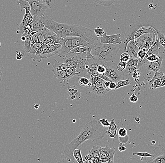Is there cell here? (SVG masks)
I'll use <instances>...</instances> for the list:
<instances>
[{"mask_svg": "<svg viewBox=\"0 0 165 163\" xmlns=\"http://www.w3.org/2000/svg\"><path fill=\"white\" fill-rule=\"evenodd\" d=\"M108 127V129L107 131L106 134L111 138H116L117 137V132L118 127L115 123L114 119H112L111 121H110V125Z\"/></svg>", "mask_w": 165, "mask_h": 163, "instance_id": "cell-21", "label": "cell"}, {"mask_svg": "<svg viewBox=\"0 0 165 163\" xmlns=\"http://www.w3.org/2000/svg\"><path fill=\"white\" fill-rule=\"evenodd\" d=\"M137 56H138L139 59H140L146 58V57L148 56L147 51L144 49H140V50L138 52V53H137Z\"/></svg>", "mask_w": 165, "mask_h": 163, "instance_id": "cell-40", "label": "cell"}, {"mask_svg": "<svg viewBox=\"0 0 165 163\" xmlns=\"http://www.w3.org/2000/svg\"><path fill=\"white\" fill-rule=\"evenodd\" d=\"M107 130L99 120L94 119L85 125L78 136L64 147L65 159L67 162L75 163L73 151L78 149L83 143L88 140H101L106 135Z\"/></svg>", "mask_w": 165, "mask_h": 163, "instance_id": "cell-1", "label": "cell"}, {"mask_svg": "<svg viewBox=\"0 0 165 163\" xmlns=\"http://www.w3.org/2000/svg\"><path fill=\"white\" fill-rule=\"evenodd\" d=\"M73 156L75 159L76 160L78 163H84L83 158L82 157V154L81 152V149H76L73 151Z\"/></svg>", "mask_w": 165, "mask_h": 163, "instance_id": "cell-31", "label": "cell"}, {"mask_svg": "<svg viewBox=\"0 0 165 163\" xmlns=\"http://www.w3.org/2000/svg\"><path fill=\"white\" fill-rule=\"evenodd\" d=\"M72 36H67L61 39V49L58 55L60 57H64L72 50Z\"/></svg>", "mask_w": 165, "mask_h": 163, "instance_id": "cell-13", "label": "cell"}, {"mask_svg": "<svg viewBox=\"0 0 165 163\" xmlns=\"http://www.w3.org/2000/svg\"><path fill=\"white\" fill-rule=\"evenodd\" d=\"M160 47L161 45L159 43V40L157 37V39L154 42L152 47L147 51V54H155L159 56L160 55Z\"/></svg>", "mask_w": 165, "mask_h": 163, "instance_id": "cell-24", "label": "cell"}, {"mask_svg": "<svg viewBox=\"0 0 165 163\" xmlns=\"http://www.w3.org/2000/svg\"><path fill=\"white\" fill-rule=\"evenodd\" d=\"M159 56L155 54L148 55V56L146 57V59L148 60V61L152 62V61H154L158 60L159 58Z\"/></svg>", "mask_w": 165, "mask_h": 163, "instance_id": "cell-48", "label": "cell"}, {"mask_svg": "<svg viewBox=\"0 0 165 163\" xmlns=\"http://www.w3.org/2000/svg\"><path fill=\"white\" fill-rule=\"evenodd\" d=\"M0 47H1V42H0Z\"/></svg>", "mask_w": 165, "mask_h": 163, "instance_id": "cell-60", "label": "cell"}, {"mask_svg": "<svg viewBox=\"0 0 165 163\" xmlns=\"http://www.w3.org/2000/svg\"><path fill=\"white\" fill-rule=\"evenodd\" d=\"M94 2L104 6H109L114 4L115 0H93Z\"/></svg>", "mask_w": 165, "mask_h": 163, "instance_id": "cell-34", "label": "cell"}, {"mask_svg": "<svg viewBox=\"0 0 165 163\" xmlns=\"http://www.w3.org/2000/svg\"><path fill=\"white\" fill-rule=\"evenodd\" d=\"M61 38L58 37L56 34L50 35L46 38L45 43L48 45H53V44L60 43Z\"/></svg>", "mask_w": 165, "mask_h": 163, "instance_id": "cell-26", "label": "cell"}, {"mask_svg": "<svg viewBox=\"0 0 165 163\" xmlns=\"http://www.w3.org/2000/svg\"><path fill=\"white\" fill-rule=\"evenodd\" d=\"M43 50H44V44L41 45L37 50L36 53L35 54V55L34 58L33 59L34 61H37V62H41L42 59L40 58V56L41 55L42 53L43 52Z\"/></svg>", "mask_w": 165, "mask_h": 163, "instance_id": "cell-35", "label": "cell"}, {"mask_svg": "<svg viewBox=\"0 0 165 163\" xmlns=\"http://www.w3.org/2000/svg\"><path fill=\"white\" fill-rule=\"evenodd\" d=\"M55 63L53 66V72L54 74V77L57 78L61 83H62L64 86L66 85V81H68V78L65 74V72L62 70L59 65V61H57L56 59H53Z\"/></svg>", "mask_w": 165, "mask_h": 163, "instance_id": "cell-15", "label": "cell"}, {"mask_svg": "<svg viewBox=\"0 0 165 163\" xmlns=\"http://www.w3.org/2000/svg\"><path fill=\"white\" fill-rule=\"evenodd\" d=\"M154 34L151 33L145 34V35H142L140 36L135 39V43L138 46L140 49H144L146 51L152 47L154 42L155 41V40Z\"/></svg>", "mask_w": 165, "mask_h": 163, "instance_id": "cell-6", "label": "cell"}, {"mask_svg": "<svg viewBox=\"0 0 165 163\" xmlns=\"http://www.w3.org/2000/svg\"><path fill=\"white\" fill-rule=\"evenodd\" d=\"M130 58H131V56H130V55L126 52H124L121 55L120 60V61L127 63L130 60Z\"/></svg>", "mask_w": 165, "mask_h": 163, "instance_id": "cell-46", "label": "cell"}, {"mask_svg": "<svg viewBox=\"0 0 165 163\" xmlns=\"http://www.w3.org/2000/svg\"><path fill=\"white\" fill-rule=\"evenodd\" d=\"M163 60V57L162 55H159V58L158 60L150 62L148 61L143 68L145 70L152 71L154 72H158L161 69V65Z\"/></svg>", "mask_w": 165, "mask_h": 163, "instance_id": "cell-16", "label": "cell"}, {"mask_svg": "<svg viewBox=\"0 0 165 163\" xmlns=\"http://www.w3.org/2000/svg\"><path fill=\"white\" fill-rule=\"evenodd\" d=\"M133 156H137L143 157H154V155L151 154L146 152H140L133 153Z\"/></svg>", "mask_w": 165, "mask_h": 163, "instance_id": "cell-39", "label": "cell"}, {"mask_svg": "<svg viewBox=\"0 0 165 163\" xmlns=\"http://www.w3.org/2000/svg\"><path fill=\"white\" fill-rule=\"evenodd\" d=\"M164 74L163 72H155L154 75V77H153V78L151 79V80L149 81V83H148V85L150 86L152 83H153L154 81L156 79H158L160 78H162V77L164 76Z\"/></svg>", "mask_w": 165, "mask_h": 163, "instance_id": "cell-38", "label": "cell"}, {"mask_svg": "<svg viewBox=\"0 0 165 163\" xmlns=\"http://www.w3.org/2000/svg\"><path fill=\"white\" fill-rule=\"evenodd\" d=\"M89 69V64L86 57L80 59L77 63V67L76 70L77 74V76L80 77H85L90 79L91 75L88 73Z\"/></svg>", "mask_w": 165, "mask_h": 163, "instance_id": "cell-11", "label": "cell"}, {"mask_svg": "<svg viewBox=\"0 0 165 163\" xmlns=\"http://www.w3.org/2000/svg\"><path fill=\"white\" fill-rule=\"evenodd\" d=\"M64 63L69 68L76 69L77 67L78 61L83 58L86 57V53H77L70 52L64 56Z\"/></svg>", "mask_w": 165, "mask_h": 163, "instance_id": "cell-9", "label": "cell"}, {"mask_svg": "<svg viewBox=\"0 0 165 163\" xmlns=\"http://www.w3.org/2000/svg\"><path fill=\"white\" fill-rule=\"evenodd\" d=\"M36 31H33L30 34L25 36V39L24 41V50L26 53H28L31 50V47L30 45L32 36L36 33Z\"/></svg>", "mask_w": 165, "mask_h": 163, "instance_id": "cell-27", "label": "cell"}, {"mask_svg": "<svg viewBox=\"0 0 165 163\" xmlns=\"http://www.w3.org/2000/svg\"><path fill=\"white\" fill-rule=\"evenodd\" d=\"M99 157V163H113L115 154V147L110 148L108 145L105 148L100 146H95Z\"/></svg>", "mask_w": 165, "mask_h": 163, "instance_id": "cell-5", "label": "cell"}, {"mask_svg": "<svg viewBox=\"0 0 165 163\" xmlns=\"http://www.w3.org/2000/svg\"><path fill=\"white\" fill-rule=\"evenodd\" d=\"M131 81L130 80V79H125V80L122 79V80H120V81H118L116 83L117 86H116L115 91L118 89H120V88H121V87L128 86V85H131Z\"/></svg>", "mask_w": 165, "mask_h": 163, "instance_id": "cell-33", "label": "cell"}, {"mask_svg": "<svg viewBox=\"0 0 165 163\" xmlns=\"http://www.w3.org/2000/svg\"><path fill=\"white\" fill-rule=\"evenodd\" d=\"M116 82H114V81H111L110 82L109 86V89H110V90L114 91H115V89H116Z\"/></svg>", "mask_w": 165, "mask_h": 163, "instance_id": "cell-51", "label": "cell"}, {"mask_svg": "<svg viewBox=\"0 0 165 163\" xmlns=\"http://www.w3.org/2000/svg\"><path fill=\"white\" fill-rule=\"evenodd\" d=\"M39 106H40V104H35L34 105V108L35 109H38L39 108Z\"/></svg>", "mask_w": 165, "mask_h": 163, "instance_id": "cell-56", "label": "cell"}, {"mask_svg": "<svg viewBox=\"0 0 165 163\" xmlns=\"http://www.w3.org/2000/svg\"><path fill=\"white\" fill-rule=\"evenodd\" d=\"M38 1L45 3L49 9L52 8L56 3V0H38Z\"/></svg>", "mask_w": 165, "mask_h": 163, "instance_id": "cell-41", "label": "cell"}, {"mask_svg": "<svg viewBox=\"0 0 165 163\" xmlns=\"http://www.w3.org/2000/svg\"><path fill=\"white\" fill-rule=\"evenodd\" d=\"M126 66H127V63L126 62L120 61L118 63V64L117 65V69L119 71L123 72L124 70H126Z\"/></svg>", "mask_w": 165, "mask_h": 163, "instance_id": "cell-44", "label": "cell"}, {"mask_svg": "<svg viewBox=\"0 0 165 163\" xmlns=\"http://www.w3.org/2000/svg\"><path fill=\"white\" fill-rule=\"evenodd\" d=\"M139 73H140V72H139V69H136V70H135V71H134L132 73V74L133 77V78L135 80L137 79V78H139V77H140V74H140Z\"/></svg>", "mask_w": 165, "mask_h": 163, "instance_id": "cell-54", "label": "cell"}, {"mask_svg": "<svg viewBox=\"0 0 165 163\" xmlns=\"http://www.w3.org/2000/svg\"><path fill=\"white\" fill-rule=\"evenodd\" d=\"M82 89H80L77 85L70 86L68 85L67 93L68 96L71 100H79L81 98V93Z\"/></svg>", "mask_w": 165, "mask_h": 163, "instance_id": "cell-17", "label": "cell"}, {"mask_svg": "<svg viewBox=\"0 0 165 163\" xmlns=\"http://www.w3.org/2000/svg\"><path fill=\"white\" fill-rule=\"evenodd\" d=\"M48 52L47 55L48 58L59 53L60 50L61 44L58 43L53 45H48Z\"/></svg>", "mask_w": 165, "mask_h": 163, "instance_id": "cell-25", "label": "cell"}, {"mask_svg": "<svg viewBox=\"0 0 165 163\" xmlns=\"http://www.w3.org/2000/svg\"><path fill=\"white\" fill-rule=\"evenodd\" d=\"M32 23L33 24V30L32 32L33 31L37 32L45 27L44 24L42 22L41 17H34V19Z\"/></svg>", "mask_w": 165, "mask_h": 163, "instance_id": "cell-23", "label": "cell"}, {"mask_svg": "<svg viewBox=\"0 0 165 163\" xmlns=\"http://www.w3.org/2000/svg\"><path fill=\"white\" fill-rule=\"evenodd\" d=\"M97 71L99 74H105L106 72V68L105 65H100L98 66Z\"/></svg>", "mask_w": 165, "mask_h": 163, "instance_id": "cell-47", "label": "cell"}, {"mask_svg": "<svg viewBox=\"0 0 165 163\" xmlns=\"http://www.w3.org/2000/svg\"><path fill=\"white\" fill-rule=\"evenodd\" d=\"M119 138L127 137V130L125 128H120L118 131Z\"/></svg>", "mask_w": 165, "mask_h": 163, "instance_id": "cell-45", "label": "cell"}, {"mask_svg": "<svg viewBox=\"0 0 165 163\" xmlns=\"http://www.w3.org/2000/svg\"><path fill=\"white\" fill-rule=\"evenodd\" d=\"M25 36H22H22H21V40H22V41H24L25 40Z\"/></svg>", "mask_w": 165, "mask_h": 163, "instance_id": "cell-57", "label": "cell"}, {"mask_svg": "<svg viewBox=\"0 0 165 163\" xmlns=\"http://www.w3.org/2000/svg\"><path fill=\"white\" fill-rule=\"evenodd\" d=\"M32 30H33V24L32 22L30 24H28L25 27V28L24 30V32L22 34V36H26L28 34H30L32 32Z\"/></svg>", "mask_w": 165, "mask_h": 163, "instance_id": "cell-42", "label": "cell"}, {"mask_svg": "<svg viewBox=\"0 0 165 163\" xmlns=\"http://www.w3.org/2000/svg\"><path fill=\"white\" fill-rule=\"evenodd\" d=\"M118 150L120 151L123 152L124 151H126L127 148H126V147H125V143L121 142V143H120L119 146L118 148Z\"/></svg>", "mask_w": 165, "mask_h": 163, "instance_id": "cell-53", "label": "cell"}, {"mask_svg": "<svg viewBox=\"0 0 165 163\" xmlns=\"http://www.w3.org/2000/svg\"><path fill=\"white\" fill-rule=\"evenodd\" d=\"M93 45L90 43V41L85 38L80 37H73L72 38V45L73 48L78 46H84V45Z\"/></svg>", "mask_w": 165, "mask_h": 163, "instance_id": "cell-22", "label": "cell"}, {"mask_svg": "<svg viewBox=\"0 0 165 163\" xmlns=\"http://www.w3.org/2000/svg\"><path fill=\"white\" fill-rule=\"evenodd\" d=\"M143 26L142 24H135L126 31L123 38L121 39L122 42L120 45V50H121V51H122V53L126 52V48L128 43L131 41L135 40V32L137 30L142 27Z\"/></svg>", "mask_w": 165, "mask_h": 163, "instance_id": "cell-7", "label": "cell"}, {"mask_svg": "<svg viewBox=\"0 0 165 163\" xmlns=\"http://www.w3.org/2000/svg\"><path fill=\"white\" fill-rule=\"evenodd\" d=\"M155 141H152V142H151V145H154L155 144Z\"/></svg>", "mask_w": 165, "mask_h": 163, "instance_id": "cell-59", "label": "cell"}, {"mask_svg": "<svg viewBox=\"0 0 165 163\" xmlns=\"http://www.w3.org/2000/svg\"><path fill=\"white\" fill-rule=\"evenodd\" d=\"M110 82V81H106L105 82V87L107 88H109V86Z\"/></svg>", "mask_w": 165, "mask_h": 163, "instance_id": "cell-55", "label": "cell"}, {"mask_svg": "<svg viewBox=\"0 0 165 163\" xmlns=\"http://www.w3.org/2000/svg\"><path fill=\"white\" fill-rule=\"evenodd\" d=\"M99 122L101 123V125L103 126V127H108L110 125V122L107 119H105V118H102L100 119L99 120Z\"/></svg>", "mask_w": 165, "mask_h": 163, "instance_id": "cell-50", "label": "cell"}, {"mask_svg": "<svg viewBox=\"0 0 165 163\" xmlns=\"http://www.w3.org/2000/svg\"><path fill=\"white\" fill-rule=\"evenodd\" d=\"M156 31L157 34V37H158V40H159V43L161 46L164 47V49H165V36L164 34L161 32L158 29L156 28H154Z\"/></svg>", "mask_w": 165, "mask_h": 163, "instance_id": "cell-32", "label": "cell"}, {"mask_svg": "<svg viewBox=\"0 0 165 163\" xmlns=\"http://www.w3.org/2000/svg\"><path fill=\"white\" fill-rule=\"evenodd\" d=\"M153 151L155 156L152 159L147 161V163H165V146L158 145Z\"/></svg>", "mask_w": 165, "mask_h": 163, "instance_id": "cell-12", "label": "cell"}, {"mask_svg": "<svg viewBox=\"0 0 165 163\" xmlns=\"http://www.w3.org/2000/svg\"><path fill=\"white\" fill-rule=\"evenodd\" d=\"M130 100L131 102L135 103L138 101V98L135 94H132L130 97Z\"/></svg>", "mask_w": 165, "mask_h": 163, "instance_id": "cell-52", "label": "cell"}, {"mask_svg": "<svg viewBox=\"0 0 165 163\" xmlns=\"http://www.w3.org/2000/svg\"><path fill=\"white\" fill-rule=\"evenodd\" d=\"M165 86V74L162 78L156 79L150 85V88L152 89H156Z\"/></svg>", "mask_w": 165, "mask_h": 163, "instance_id": "cell-28", "label": "cell"}, {"mask_svg": "<svg viewBox=\"0 0 165 163\" xmlns=\"http://www.w3.org/2000/svg\"><path fill=\"white\" fill-rule=\"evenodd\" d=\"M105 80L99 78L98 81L95 84L92 85L87 89L90 92L95 93L99 96H103L110 91L109 88L105 87Z\"/></svg>", "mask_w": 165, "mask_h": 163, "instance_id": "cell-10", "label": "cell"}, {"mask_svg": "<svg viewBox=\"0 0 165 163\" xmlns=\"http://www.w3.org/2000/svg\"><path fill=\"white\" fill-rule=\"evenodd\" d=\"M100 42L107 44H119L122 42L121 35L120 34L114 35H108L107 32H104L101 37L99 38Z\"/></svg>", "mask_w": 165, "mask_h": 163, "instance_id": "cell-14", "label": "cell"}, {"mask_svg": "<svg viewBox=\"0 0 165 163\" xmlns=\"http://www.w3.org/2000/svg\"><path fill=\"white\" fill-rule=\"evenodd\" d=\"M33 19H34V16L31 14L30 12H25V13L22 19V22L18 27L19 33L21 35L23 34L24 29L26 26L30 24L33 21Z\"/></svg>", "mask_w": 165, "mask_h": 163, "instance_id": "cell-19", "label": "cell"}, {"mask_svg": "<svg viewBox=\"0 0 165 163\" xmlns=\"http://www.w3.org/2000/svg\"><path fill=\"white\" fill-rule=\"evenodd\" d=\"M67 36L80 37L87 39L94 45L99 38L98 37L94 31L83 26L73 24H62L60 38Z\"/></svg>", "mask_w": 165, "mask_h": 163, "instance_id": "cell-2", "label": "cell"}, {"mask_svg": "<svg viewBox=\"0 0 165 163\" xmlns=\"http://www.w3.org/2000/svg\"><path fill=\"white\" fill-rule=\"evenodd\" d=\"M94 31L96 36L99 38L101 37L105 32L103 28H101L100 27H97L96 28L94 29Z\"/></svg>", "mask_w": 165, "mask_h": 163, "instance_id": "cell-43", "label": "cell"}, {"mask_svg": "<svg viewBox=\"0 0 165 163\" xmlns=\"http://www.w3.org/2000/svg\"><path fill=\"white\" fill-rule=\"evenodd\" d=\"M37 34L38 37L39 41L42 45H43L45 43V40L47 37L50 35H54L55 34L45 27L41 30L37 31Z\"/></svg>", "mask_w": 165, "mask_h": 163, "instance_id": "cell-20", "label": "cell"}, {"mask_svg": "<svg viewBox=\"0 0 165 163\" xmlns=\"http://www.w3.org/2000/svg\"><path fill=\"white\" fill-rule=\"evenodd\" d=\"M17 54L16 55V58L17 60H20L25 56L26 55L25 52L22 51H20L19 52H17Z\"/></svg>", "mask_w": 165, "mask_h": 163, "instance_id": "cell-49", "label": "cell"}, {"mask_svg": "<svg viewBox=\"0 0 165 163\" xmlns=\"http://www.w3.org/2000/svg\"><path fill=\"white\" fill-rule=\"evenodd\" d=\"M17 4L21 8V11L25 9V12H30L31 7L28 2L25 1V0H18L17 2Z\"/></svg>", "mask_w": 165, "mask_h": 163, "instance_id": "cell-29", "label": "cell"}, {"mask_svg": "<svg viewBox=\"0 0 165 163\" xmlns=\"http://www.w3.org/2000/svg\"><path fill=\"white\" fill-rule=\"evenodd\" d=\"M121 49L119 44H107L97 41L91 50L92 55L104 62H113Z\"/></svg>", "mask_w": 165, "mask_h": 163, "instance_id": "cell-3", "label": "cell"}, {"mask_svg": "<svg viewBox=\"0 0 165 163\" xmlns=\"http://www.w3.org/2000/svg\"><path fill=\"white\" fill-rule=\"evenodd\" d=\"M135 120L136 121V122H139L140 121V119L139 117H136V118H135Z\"/></svg>", "mask_w": 165, "mask_h": 163, "instance_id": "cell-58", "label": "cell"}, {"mask_svg": "<svg viewBox=\"0 0 165 163\" xmlns=\"http://www.w3.org/2000/svg\"><path fill=\"white\" fill-rule=\"evenodd\" d=\"M65 74L68 78V79H70L74 76L77 75V73H76V69H72V68H69L68 67L67 70L65 71Z\"/></svg>", "mask_w": 165, "mask_h": 163, "instance_id": "cell-36", "label": "cell"}, {"mask_svg": "<svg viewBox=\"0 0 165 163\" xmlns=\"http://www.w3.org/2000/svg\"><path fill=\"white\" fill-rule=\"evenodd\" d=\"M31 7L30 13L34 17H42L45 16L48 10V6L38 0H33L28 2Z\"/></svg>", "mask_w": 165, "mask_h": 163, "instance_id": "cell-8", "label": "cell"}, {"mask_svg": "<svg viewBox=\"0 0 165 163\" xmlns=\"http://www.w3.org/2000/svg\"><path fill=\"white\" fill-rule=\"evenodd\" d=\"M78 83L81 87H86L90 83V79L85 77H81L78 80Z\"/></svg>", "mask_w": 165, "mask_h": 163, "instance_id": "cell-37", "label": "cell"}, {"mask_svg": "<svg viewBox=\"0 0 165 163\" xmlns=\"http://www.w3.org/2000/svg\"><path fill=\"white\" fill-rule=\"evenodd\" d=\"M106 72L104 74L109 78L111 80L117 82L124 79V72L119 71L117 69V65L113 62H107L105 65Z\"/></svg>", "mask_w": 165, "mask_h": 163, "instance_id": "cell-4", "label": "cell"}, {"mask_svg": "<svg viewBox=\"0 0 165 163\" xmlns=\"http://www.w3.org/2000/svg\"><path fill=\"white\" fill-rule=\"evenodd\" d=\"M140 50L138 46L136 45L135 40H133L131 41L127 44L126 52L130 55L131 58H139L137 53Z\"/></svg>", "mask_w": 165, "mask_h": 163, "instance_id": "cell-18", "label": "cell"}, {"mask_svg": "<svg viewBox=\"0 0 165 163\" xmlns=\"http://www.w3.org/2000/svg\"><path fill=\"white\" fill-rule=\"evenodd\" d=\"M42 45V44L40 42H36L34 43L33 45V46L31 47V50L28 52V55L30 56V58L32 59H34V58L35 55L36 53L37 50Z\"/></svg>", "mask_w": 165, "mask_h": 163, "instance_id": "cell-30", "label": "cell"}]
</instances>
